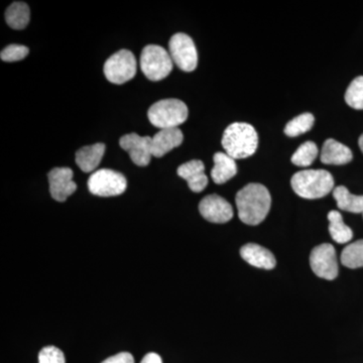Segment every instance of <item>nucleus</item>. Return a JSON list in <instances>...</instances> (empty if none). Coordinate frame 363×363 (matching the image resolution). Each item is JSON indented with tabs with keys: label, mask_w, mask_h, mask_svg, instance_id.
I'll return each instance as SVG.
<instances>
[{
	"label": "nucleus",
	"mask_w": 363,
	"mask_h": 363,
	"mask_svg": "<svg viewBox=\"0 0 363 363\" xmlns=\"http://www.w3.org/2000/svg\"><path fill=\"white\" fill-rule=\"evenodd\" d=\"M333 197L339 209L351 213H363V196L351 194L344 186H338L333 190Z\"/></svg>",
	"instance_id": "6ab92c4d"
},
{
	"label": "nucleus",
	"mask_w": 363,
	"mask_h": 363,
	"mask_svg": "<svg viewBox=\"0 0 363 363\" xmlns=\"http://www.w3.org/2000/svg\"><path fill=\"white\" fill-rule=\"evenodd\" d=\"M104 71L105 77L113 84L128 82L136 74L135 55L128 50L116 52L105 62Z\"/></svg>",
	"instance_id": "0eeeda50"
},
{
	"label": "nucleus",
	"mask_w": 363,
	"mask_h": 363,
	"mask_svg": "<svg viewBox=\"0 0 363 363\" xmlns=\"http://www.w3.org/2000/svg\"><path fill=\"white\" fill-rule=\"evenodd\" d=\"M169 52L174 63L184 72L194 71L198 65V52L193 40L183 33H176L169 43Z\"/></svg>",
	"instance_id": "6e6552de"
},
{
	"label": "nucleus",
	"mask_w": 363,
	"mask_h": 363,
	"mask_svg": "<svg viewBox=\"0 0 363 363\" xmlns=\"http://www.w3.org/2000/svg\"><path fill=\"white\" fill-rule=\"evenodd\" d=\"M238 216L247 225H259L267 218L271 209L272 197L262 184H248L236 194Z\"/></svg>",
	"instance_id": "f257e3e1"
},
{
	"label": "nucleus",
	"mask_w": 363,
	"mask_h": 363,
	"mask_svg": "<svg viewBox=\"0 0 363 363\" xmlns=\"http://www.w3.org/2000/svg\"><path fill=\"white\" fill-rule=\"evenodd\" d=\"M183 140V133L179 128L160 130L152 138V157H164L172 150L180 147Z\"/></svg>",
	"instance_id": "ddd939ff"
},
{
	"label": "nucleus",
	"mask_w": 363,
	"mask_h": 363,
	"mask_svg": "<svg viewBox=\"0 0 363 363\" xmlns=\"http://www.w3.org/2000/svg\"><path fill=\"white\" fill-rule=\"evenodd\" d=\"M104 152V143H95V145L81 147L76 152V162H77L79 168L82 169L84 173H91L99 166Z\"/></svg>",
	"instance_id": "f3484780"
},
{
	"label": "nucleus",
	"mask_w": 363,
	"mask_h": 363,
	"mask_svg": "<svg viewBox=\"0 0 363 363\" xmlns=\"http://www.w3.org/2000/svg\"><path fill=\"white\" fill-rule=\"evenodd\" d=\"M199 211L207 221L212 223H226L233 218V206L218 195H209L203 198Z\"/></svg>",
	"instance_id": "9b49d317"
},
{
	"label": "nucleus",
	"mask_w": 363,
	"mask_h": 363,
	"mask_svg": "<svg viewBox=\"0 0 363 363\" xmlns=\"http://www.w3.org/2000/svg\"><path fill=\"white\" fill-rule=\"evenodd\" d=\"M358 145H359L360 150L363 152V133L360 135L359 140H358Z\"/></svg>",
	"instance_id": "c756f323"
},
{
	"label": "nucleus",
	"mask_w": 363,
	"mask_h": 363,
	"mask_svg": "<svg viewBox=\"0 0 363 363\" xmlns=\"http://www.w3.org/2000/svg\"><path fill=\"white\" fill-rule=\"evenodd\" d=\"M221 143L226 154L233 159H245L257 152L259 135L250 124L235 123L224 131Z\"/></svg>",
	"instance_id": "f03ea898"
},
{
	"label": "nucleus",
	"mask_w": 363,
	"mask_h": 363,
	"mask_svg": "<svg viewBox=\"0 0 363 363\" xmlns=\"http://www.w3.org/2000/svg\"><path fill=\"white\" fill-rule=\"evenodd\" d=\"M188 107L179 99H164L150 107L147 117L160 130L177 128L188 118Z\"/></svg>",
	"instance_id": "20e7f679"
},
{
	"label": "nucleus",
	"mask_w": 363,
	"mask_h": 363,
	"mask_svg": "<svg viewBox=\"0 0 363 363\" xmlns=\"http://www.w3.org/2000/svg\"><path fill=\"white\" fill-rule=\"evenodd\" d=\"M140 363H162L161 357L157 353L150 352L147 353L145 357L143 358Z\"/></svg>",
	"instance_id": "c85d7f7f"
},
{
	"label": "nucleus",
	"mask_w": 363,
	"mask_h": 363,
	"mask_svg": "<svg viewBox=\"0 0 363 363\" xmlns=\"http://www.w3.org/2000/svg\"><path fill=\"white\" fill-rule=\"evenodd\" d=\"M50 193L56 201L65 202L77 190L73 181V171L69 168H55L49 173Z\"/></svg>",
	"instance_id": "f8f14e48"
},
{
	"label": "nucleus",
	"mask_w": 363,
	"mask_h": 363,
	"mask_svg": "<svg viewBox=\"0 0 363 363\" xmlns=\"http://www.w3.org/2000/svg\"><path fill=\"white\" fill-rule=\"evenodd\" d=\"M318 152H319V150H318L316 143L306 142L302 145H300L298 149L294 152L291 161L296 166L305 168V167L311 166L315 160H316Z\"/></svg>",
	"instance_id": "b1692460"
},
{
	"label": "nucleus",
	"mask_w": 363,
	"mask_h": 363,
	"mask_svg": "<svg viewBox=\"0 0 363 363\" xmlns=\"http://www.w3.org/2000/svg\"><path fill=\"white\" fill-rule=\"evenodd\" d=\"M121 149L130 155L131 161L136 166L145 167L152 160V138L150 136H140L138 133H128L123 135L119 140Z\"/></svg>",
	"instance_id": "9d476101"
},
{
	"label": "nucleus",
	"mask_w": 363,
	"mask_h": 363,
	"mask_svg": "<svg viewBox=\"0 0 363 363\" xmlns=\"http://www.w3.org/2000/svg\"><path fill=\"white\" fill-rule=\"evenodd\" d=\"M178 175L187 181L189 188L195 193H200L208 186V178L205 174V167L202 161L193 160L181 164L178 168Z\"/></svg>",
	"instance_id": "4468645a"
},
{
	"label": "nucleus",
	"mask_w": 363,
	"mask_h": 363,
	"mask_svg": "<svg viewBox=\"0 0 363 363\" xmlns=\"http://www.w3.org/2000/svg\"><path fill=\"white\" fill-rule=\"evenodd\" d=\"M173 60L164 48L149 45L143 48L140 55V68L145 77L150 81H161L168 77L173 70Z\"/></svg>",
	"instance_id": "39448f33"
},
{
	"label": "nucleus",
	"mask_w": 363,
	"mask_h": 363,
	"mask_svg": "<svg viewBox=\"0 0 363 363\" xmlns=\"http://www.w3.org/2000/svg\"><path fill=\"white\" fill-rule=\"evenodd\" d=\"M310 266L319 278L328 281L337 278V255L333 245L323 243L315 247L310 255Z\"/></svg>",
	"instance_id": "1a4fd4ad"
},
{
	"label": "nucleus",
	"mask_w": 363,
	"mask_h": 363,
	"mask_svg": "<svg viewBox=\"0 0 363 363\" xmlns=\"http://www.w3.org/2000/svg\"><path fill=\"white\" fill-rule=\"evenodd\" d=\"M240 255L250 266L259 269H272L277 266L276 257L272 252L255 243L243 245L240 250Z\"/></svg>",
	"instance_id": "2eb2a0df"
},
{
	"label": "nucleus",
	"mask_w": 363,
	"mask_h": 363,
	"mask_svg": "<svg viewBox=\"0 0 363 363\" xmlns=\"http://www.w3.org/2000/svg\"><path fill=\"white\" fill-rule=\"evenodd\" d=\"M214 167L211 171V178L214 183L221 185L233 179L238 174L235 160L226 152H216L213 157Z\"/></svg>",
	"instance_id": "a211bd4d"
},
{
	"label": "nucleus",
	"mask_w": 363,
	"mask_h": 363,
	"mask_svg": "<svg viewBox=\"0 0 363 363\" xmlns=\"http://www.w3.org/2000/svg\"><path fill=\"white\" fill-rule=\"evenodd\" d=\"M363 214V213H362Z\"/></svg>",
	"instance_id": "7c9ffc66"
},
{
	"label": "nucleus",
	"mask_w": 363,
	"mask_h": 363,
	"mask_svg": "<svg viewBox=\"0 0 363 363\" xmlns=\"http://www.w3.org/2000/svg\"><path fill=\"white\" fill-rule=\"evenodd\" d=\"M39 363H66L63 351L55 346H47L40 351Z\"/></svg>",
	"instance_id": "bb28decb"
},
{
	"label": "nucleus",
	"mask_w": 363,
	"mask_h": 363,
	"mask_svg": "<svg viewBox=\"0 0 363 363\" xmlns=\"http://www.w3.org/2000/svg\"><path fill=\"white\" fill-rule=\"evenodd\" d=\"M126 188L128 181L125 177L113 169H98L88 180V189L90 192L100 197H113L123 194Z\"/></svg>",
	"instance_id": "423d86ee"
},
{
	"label": "nucleus",
	"mask_w": 363,
	"mask_h": 363,
	"mask_svg": "<svg viewBox=\"0 0 363 363\" xmlns=\"http://www.w3.org/2000/svg\"><path fill=\"white\" fill-rule=\"evenodd\" d=\"M353 155L350 147L329 138L324 143L321 152V162L326 164H346L352 161Z\"/></svg>",
	"instance_id": "dca6fc26"
},
{
	"label": "nucleus",
	"mask_w": 363,
	"mask_h": 363,
	"mask_svg": "<svg viewBox=\"0 0 363 363\" xmlns=\"http://www.w3.org/2000/svg\"><path fill=\"white\" fill-rule=\"evenodd\" d=\"M28 52L30 50L25 45H9L2 50L0 58L4 62H18L25 59Z\"/></svg>",
	"instance_id": "a878e982"
},
{
	"label": "nucleus",
	"mask_w": 363,
	"mask_h": 363,
	"mask_svg": "<svg viewBox=\"0 0 363 363\" xmlns=\"http://www.w3.org/2000/svg\"><path fill=\"white\" fill-rule=\"evenodd\" d=\"M341 262L348 269L363 267V240L355 241L344 248Z\"/></svg>",
	"instance_id": "4be33fe9"
},
{
	"label": "nucleus",
	"mask_w": 363,
	"mask_h": 363,
	"mask_svg": "<svg viewBox=\"0 0 363 363\" xmlns=\"http://www.w3.org/2000/svg\"><path fill=\"white\" fill-rule=\"evenodd\" d=\"M314 121V116L309 113V112H306V113L295 117L290 123H286L285 133L290 138H296V136L303 135V133L312 130Z\"/></svg>",
	"instance_id": "5701e85b"
},
{
	"label": "nucleus",
	"mask_w": 363,
	"mask_h": 363,
	"mask_svg": "<svg viewBox=\"0 0 363 363\" xmlns=\"http://www.w3.org/2000/svg\"><path fill=\"white\" fill-rule=\"evenodd\" d=\"M101 363H135V358L130 352H121L113 357L107 358Z\"/></svg>",
	"instance_id": "cd10ccee"
},
{
	"label": "nucleus",
	"mask_w": 363,
	"mask_h": 363,
	"mask_svg": "<svg viewBox=\"0 0 363 363\" xmlns=\"http://www.w3.org/2000/svg\"><path fill=\"white\" fill-rule=\"evenodd\" d=\"M346 104L357 111L363 109V76L355 78L345 93Z\"/></svg>",
	"instance_id": "393cba45"
},
{
	"label": "nucleus",
	"mask_w": 363,
	"mask_h": 363,
	"mask_svg": "<svg viewBox=\"0 0 363 363\" xmlns=\"http://www.w3.org/2000/svg\"><path fill=\"white\" fill-rule=\"evenodd\" d=\"M329 233L332 240L340 245L350 242L353 238V231L344 223L342 216L338 211H330L328 214Z\"/></svg>",
	"instance_id": "412c9836"
},
{
	"label": "nucleus",
	"mask_w": 363,
	"mask_h": 363,
	"mask_svg": "<svg viewBox=\"0 0 363 363\" xmlns=\"http://www.w3.org/2000/svg\"><path fill=\"white\" fill-rule=\"evenodd\" d=\"M291 185L304 199H320L334 190V179L325 169H304L293 176Z\"/></svg>",
	"instance_id": "7ed1b4c3"
},
{
	"label": "nucleus",
	"mask_w": 363,
	"mask_h": 363,
	"mask_svg": "<svg viewBox=\"0 0 363 363\" xmlns=\"http://www.w3.org/2000/svg\"><path fill=\"white\" fill-rule=\"evenodd\" d=\"M30 7L25 2H13L7 7L6 21L13 30H23L30 23Z\"/></svg>",
	"instance_id": "aec40b11"
}]
</instances>
